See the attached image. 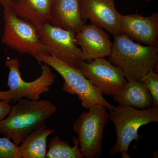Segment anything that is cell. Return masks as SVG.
I'll return each mask as SVG.
<instances>
[{"label":"cell","mask_w":158,"mask_h":158,"mask_svg":"<svg viewBox=\"0 0 158 158\" xmlns=\"http://www.w3.org/2000/svg\"><path fill=\"white\" fill-rule=\"evenodd\" d=\"M121 33L133 40L149 46H158V14L147 17L138 13L122 15Z\"/></svg>","instance_id":"7c38bea8"},{"label":"cell","mask_w":158,"mask_h":158,"mask_svg":"<svg viewBox=\"0 0 158 158\" xmlns=\"http://www.w3.org/2000/svg\"><path fill=\"white\" fill-rule=\"evenodd\" d=\"M79 69L107 96H114L127 83L123 71L105 58H98L90 62L82 61Z\"/></svg>","instance_id":"9c48e42d"},{"label":"cell","mask_w":158,"mask_h":158,"mask_svg":"<svg viewBox=\"0 0 158 158\" xmlns=\"http://www.w3.org/2000/svg\"><path fill=\"white\" fill-rule=\"evenodd\" d=\"M20 65L19 60L16 58H8L6 60L5 67L9 69L8 80L9 89L0 90V100L9 103L23 98L39 100L40 95L48 92L53 85L56 76L47 64L44 63L42 65L41 75L31 82L26 81L22 77Z\"/></svg>","instance_id":"8992f818"},{"label":"cell","mask_w":158,"mask_h":158,"mask_svg":"<svg viewBox=\"0 0 158 158\" xmlns=\"http://www.w3.org/2000/svg\"><path fill=\"white\" fill-rule=\"evenodd\" d=\"M11 106L8 117L0 123V134L19 145L33 131L44 125L57 111L48 100L20 99Z\"/></svg>","instance_id":"6da1fadb"},{"label":"cell","mask_w":158,"mask_h":158,"mask_svg":"<svg viewBox=\"0 0 158 158\" xmlns=\"http://www.w3.org/2000/svg\"><path fill=\"white\" fill-rule=\"evenodd\" d=\"M110 62L123 71L127 81H140L155 69L158 62V46H142L120 33L114 36Z\"/></svg>","instance_id":"7a4b0ae2"},{"label":"cell","mask_w":158,"mask_h":158,"mask_svg":"<svg viewBox=\"0 0 158 158\" xmlns=\"http://www.w3.org/2000/svg\"><path fill=\"white\" fill-rule=\"evenodd\" d=\"M113 98L120 106H130L140 110L153 106L151 94L140 81H127L124 88Z\"/></svg>","instance_id":"9a60e30c"},{"label":"cell","mask_w":158,"mask_h":158,"mask_svg":"<svg viewBox=\"0 0 158 158\" xmlns=\"http://www.w3.org/2000/svg\"><path fill=\"white\" fill-rule=\"evenodd\" d=\"M11 106L9 103L0 100V123L8 116Z\"/></svg>","instance_id":"ffe728a7"},{"label":"cell","mask_w":158,"mask_h":158,"mask_svg":"<svg viewBox=\"0 0 158 158\" xmlns=\"http://www.w3.org/2000/svg\"><path fill=\"white\" fill-rule=\"evenodd\" d=\"M54 0H12V10L21 19L36 28L50 20L51 9Z\"/></svg>","instance_id":"5bb4252c"},{"label":"cell","mask_w":158,"mask_h":158,"mask_svg":"<svg viewBox=\"0 0 158 158\" xmlns=\"http://www.w3.org/2000/svg\"><path fill=\"white\" fill-rule=\"evenodd\" d=\"M143 82L149 90L153 98V106H158V74L154 70L150 71L142 77Z\"/></svg>","instance_id":"ac0fdd59"},{"label":"cell","mask_w":158,"mask_h":158,"mask_svg":"<svg viewBox=\"0 0 158 158\" xmlns=\"http://www.w3.org/2000/svg\"><path fill=\"white\" fill-rule=\"evenodd\" d=\"M18 146L8 137H0V158H21Z\"/></svg>","instance_id":"d6986e66"},{"label":"cell","mask_w":158,"mask_h":158,"mask_svg":"<svg viewBox=\"0 0 158 158\" xmlns=\"http://www.w3.org/2000/svg\"><path fill=\"white\" fill-rule=\"evenodd\" d=\"M3 44L20 53L27 54L37 58L50 54L40 39L36 27L21 19L11 9H4Z\"/></svg>","instance_id":"52a82bcc"},{"label":"cell","mask_w":158,"mask_h":158,"mask_svg":"<svg viewBox=\"0 0 158 158\" xmlns=\"http://www.w3.org/2000/svg\"><path fill=\"white\" fill-rule=\"evenodd\" d=\"M82 20H89L113 36L121 33L122 15L116 10L115 0H80Z\"/></svg>","instance_id":"30bf717a"},{"label":"cell","mask_w":158,"mask_h":158,"mask_svg":"<svg viewBox=\"0 0 158 158\" xmlns=\"http://www.w3.org/2000/svg\"><path fill=\"white\" fill-rule=\"evenodd\" d=\"M109 119L116 131V144L110 148V155L121 153L122 157L130 158L129 147L133 141L138 142L142 137L138 130L150 123L158 122V106L140 110L130 106L118 105L110 110Z\"/></svg>","instance_id":"3957f363"},{"label":"cell","mask_w":158,"mask_h":158,"mask_svg":"<svg viewBox=\"0 0 158 158\" xmlns=\"http://www.w3.org/2000/svg\"><path fill=\"white\" fill-rule=\"evenodd\" d=\"M0 5H2L4 9H12L13 2L12 0H0Z\"/></svg>","instance_id":"44dd1931"},{"label":"cell","mask_w":158,"mask_h":158,"mask_svg":"<svg viewBox=\"0 0 158 158\" xmlns=\"http://www.w3.org/2000/svg\"><path fill=\"white\" fill-rule=\"evenodd\" d=\"M56 130L44 125L33 131L24 138L19 152L21 158H44L47 152V139Z\"/></svg>","instance_id":"2e32d148"},{"label":"cell","mask_w":158,"mask_h":158,"mask_svg":"<svg viewBox=\"0 0 158 158\" xmlns=\"http://www.w3.org/2000/svg\"><path fill=\"white\" fill-rule=\"evenodd\" d=\"M50 16L51 25L75 34L85 24L81 17L80 0H54Z\"/></svg>","instance_id":"4fadbf2b"},{"label":"cell","mask_w":158,"mask_h":158,"mask_svg":"<svg viewBox=\"0 0 158 158\" xmlns=\"http://www.w3.org/2000/svg\"><path fill=\"white\" fill-rule=\"evenodd\" d=\"M39 63L44 62L56 71L64 80L62 89L66 93L77 94L85 109L94 105H101L110 111L114 106L108 102L101 91L85 77L79 69L74 68L51 54L35 58Z\"/></svg>","instance_id":"277c9868"},{"label":"cell","mask_w":158,"mask_h":158,"mask_svg":"<svg viewBox=\"0 0 158 158\" xmlns=\"http://www.w3.org/2000/svg\"><path fill=\"white\" fill-rule=\"evenodd\" d=\"M88 109L76 119L73 130L77 135L83 158H98L102 153V143L109 114L101 105H94Z\"/></svg>","instance_id":"5b68a950"},{"label":"cell","mask_w":158,"mask_h":158,"mask_svg":"<svg viewBox=\"0 0 158 158\" xmlns=\"http://www.w3.org/2000/svg\"><path fill=\"white\" fill-rule=\"evenodd\" d=\"M40 39L50 54L74 68L82 61L81 51L75 42L76 34L46 23L37 28Z\"/></svg>","instance_id":"ba28073f"},{"label":"cell","mask_w":158,"mask_h":158,"mask_svg":"<svg viewBox=\"0 0 158 158\" xmlns=\"http://www.w3.org/2000/svg\"><path fill=\"white\" fill-rule=\"evenodd\" d=\"M75 38L76 44L81 49L82 61L90 62L111 56L113 43L109 34L95 25H84Z\"/></svg>","instance_id":"8fae6325"},{"label":"cell","mask_w":158,"mask_h":158,"mask_svg":"<svg viewBox=\"0 0 158 158\" xmlns=\"http://www.w3.org/2000/svg\"><path fill=\"white\" fill-rule=\"evenodd\" d=\"M74 145L72 146L68 141L61 140L58 135L54 136L48 144L47 158H83L79 147L78 139L73 138Z\"/></svg>","instance_id":"e0dca14e"}]
</instances>
